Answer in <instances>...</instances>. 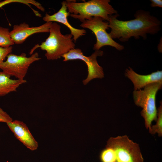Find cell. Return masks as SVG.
I'll return each mask as SVG.
<instances>
[{
    "mask_svg": "<svg viewBox=\"0 0 162 162\" xmlns=\"http://www.w3.org/2000/svg\"><path fill=\"white\" fill-rule=\"evenodd\" d=\"M82 22L81 27L90 29L95 36L96 42L93 48L95 51L99 50L105 46H111L119 51L124 49L123 45L114 40L107 32L106 30L109 28L108 22H105L99 17H93Z\"/></svg>",
    "mask_w": 162,
    "mask_h": 162,
    "instance_id": "cell-6",
    "label": "cell"
},
{
    "mask_svg": "<svg viewBox=\"0 0 162 162\" xmlns=\"http://www.w3.org/2000/svg\"><path fill=\"white\" fill-rule=\"evenodd\" d=\"M118 14L110 15L108 20L109 34L113 39H118L122 42L128 40L131 37L139 39L140 37L146 39L148 34H154L160 30V22L151 15L149 11L140 10L134 15L135 19L129 20H119Z\"/></svg>",
    "mask_w": 162,
    "mask_h": 162,
    "instance_id": "cell-1",
    "label": "cell"
},
{
    "mask_svg": "<svg viewBox=\"0 0 162 162\" xmlns=\"http://www.w3.org/2000/svg\"><path fill=\"white\" fill-rule=\"evenodd\" d=\"M13 121L11 117L5 111L0 107V122L6 123Z\"/></svg>",
    "mask_w": 162,
    "mask_h": 162,
    "instance_id": "cell-19",
    "label": "cell"
},
{
    "mask_svg": "<svg viewBox=\"0 0 162 162\" xmlns=\"http://www.w3.org/2000/svg\"><path fill=\"white\" fill-rule=\"evenodd\" d=\"M110 0H91L83 2L67 0L66 5L70 16L82 22L92 17H99L108 21L110 15L117 11L110 4Z\"/></svg>",
    "mask_w": 162,
    "mask_h": 162,
    "instance_id": "cell-2",
    "label": "cell"
},
{
    "mask_svg": "<svg viewBox=\"0 0 162 162\" xmlns=\"http://www.w3.org/2000/svg\"><path fill=\"white\" fill-rule=\"evenodd\" d=\"M14 2L22 3L31 7L30 4L38 7L39 5L38 2L34 0H5L0 2V8L7 4Z\"/></svg>",
    "mask_w": 162,
    "mask_h": 162,
    "instance_id": "cell-17",
    "label": "cell"
},
{
    "mask_svg": "<svg viewBox=\"0 0 162 162\" xmlns=\"http://www.w3.org/2000/svg\"><path fill=\"white\" fill-rule=\"evenodd\" d=\"M60 29L61 26L58 24L52 22L49 37L40 45L35 46L31 50L30 54L32 55L35 50L40 47L46 51L45 55L48 60H56L75 48V45L72 38V35L71 34H62Z\"/></svg>",
    "mask_w": 162,
    "mask_h": 162,
    "instance_id": "cell-3",
    "label": "cell"
},
{
    "mask_svg": "<svg viewBox=\"0 0 162 162\" xmlns=\"http://www.w3.org/2000/svg\"><path fill=\"white\" fill-rule=\"evenodd\" d=\"M151 6L153 7H162V1L161 0H150Z\"/></svg>",
    "mask_w": 162,
    "mask_h": 162,
    "instance_id": "cell-20",
    "label": "cell"
},
{
    "mask_svg": "<svg viewBox=\"0 0 162 162\" xmlns=\"http://www.w3.org/2000/svg\"><path fill=\"white\" fill-rule=\"evenodd\" d=\"M157 118L156 121V124L151 125L149 132L152 134H154L156 133L158 134L160 137L162 136V104L160 102V105L158 108Z\"/></svg>",
    "mask_w": 162,
    "mask_h": 162,
    "instance_id": "cell-14",
    "label": "cell"
},
{
    "mask_svg": "<svg viewBox=\"0 0 162 162\" xmlns=\"http://www.w3.org/2000/svg\"><path fill=\"white\" fill-rule=\"evenodd\" d=\"M103 54V51L99 50L95 51L90 56H86L84 55L80 49L74 48L62 57L64 62L80 59L86 64L88 67V75L87 78L82 82L83 84L86 85L93 79H102L104 77L103 68L99 65L97 60V57L102 56Z\"/></svg>",
    "mask_w": 162,
    "mask_h": 162,
    "instance_id": "cell-8",
    "label": "cell"
},
{
    "mask_svg": "<svg viewBox=\"0 0 162 162\" xmlns=\"http://www.w3.org/2000/svg\"><path fill=\"white\" fill-rule=\"evenodd\" d=\"M52 22H46L40 26L30 27L25 22L14 25L10 34L14 44H22L30 36L39 33L49 32L50 29Z\"/></svg>",
    "mask_w": 162,
    "mask_h": 162,
    "instance_id": "cell-9",
    "label": "cell"
},
{
    "mask_svg": "<svg viewBox=\"0 0 162 162\" xmlns=\"http://www.w3.org/2000/svg\"><path fill=\"white\" fill-rule=\"evenodd\" d=\"M106 146L111 148L116 155L115 162H143L138 144L126 135L111 137Z\"/></svg>",
    "mask_w": 162,
    "mask_h": 162,
    "instance_id": "cell-5",
    "label": "cell"
},
{
    "mask_svg": "<svg viewBox=\"0 0 162 162\" xmlns=\"http://www.w3.org/2000/svg\"><path fill=\"white\" fill-rule=\"evenodd\" d=\"M125 75L133 83L134 90H140L152 83L162 82L161 70H158L148 75H142L138 74L129 67L128 69H126L125 70Z\"/></svg>",
    "mask_w": 162,
    "mask_h": 162,
    "instance_id": "cell-12",
    "label": "cell"
},
{
    "mask_svg": "<svg viewBox=\"0 0 162 162\" xmlns=\"http://www.w3.org/2000/svg\"><path fill=\"white\" fill-rule=\"evenodd\" d=\"M14 44L9 29L0 26V47H8Z\"/></svg>",
    "mask_w": 162,
    "mask_h": 162,
    "instance_id": "cell-15",
    "label": "cell"
},
{
    "mask_svg": "<svg viewBox=\"0 0 162 162\" xmlns=\"http://www.w3.org/2000/svg\"><path fill=\"white\" fill-rule=\"evenodd\" d=\"M6 124L15 137L28 148L32 151L38 148V142L24 123L15 120L8 122Z\"/></svg>",
    "mask_w": 162,
    "mask_h": 162,
    "instance_id": "cell-10",
    "label": "cell"
},
{
    "mask_svg": "<svg viewBox=\"0 0 162 162\" xmlns=\"http://www.w3.org/2000/svg\"><path fill=\"white\" fill-rule=\"evenodd\" d=\"M162 86V82H154L146 86L143 90H134L133 92L134 103L142 108L141 115L144 119L145 127L148 130L152 122L157 118L156 96Z\"/></svg>",
    "mask_w": 162,
    "mask_h": 162,
    "instance_id": "cell-4",
    "label": "cell"
},
{
    "mask_svg": "<svg viewBox=\"0 0 162 162\" xmlns=\"http://www.w3.org/2000/svg\"><path fill=\"white\" fill-rule=\"evenodd\" d=\"M38 56L37 52L29 57H27L24 53L20 55L10 53L7 56L6 60L1 64L0 69L17 79L24 80L30 65L40 59Z\"/></svg>",
    "mask_w": 162,
    "mask_h": 162,
    "instance_id": "cell-7",
    "label": "cell"
},
{
    "mask_svg": "<svg viewBox=\"0 0 162 162\" xmlns=\"http://www.w3.org/2000/svg\"><path fill=\"white\" fill-rule=\"evenodd\" d=\"M70 14L68 11L65 1H63L62 3L61 8L58 12L52 15L46 13L45 16L43 17V19L46 22H59L65 26L70 30V34L73 36L72 39L75 42L79 37L86 34V31L84 29L75 28L70 24L67 18Z\"/></svg>",
    "mask_w": 162,
    "mask_h": 162,
    "instance_id": "cell-11",
    "label": "cell"
},
{
    "mask_svg": "<svg viewBox=\"0 0 162 162\" xmlns=\"http://www.w3.org/2000/svg\"><path fill=\"white\" fill-rule=\"evenodd\" d=\"M10 76L2 71H0V97L16 91L20 85L27 82L24 79H12Z\"/></svg>",
    "mask_w": 162,
    "mask_h": 162,
    "instance_id": "cell-13",
    "label": "cell"
},
{
    "mask_svg": "<svg viewBox=\"0 0 162 162\" xmlns=\"http://www.w3.org/2000/svg\"><path fill=\"white\" fill-rule=\"evenodd\" d=\"M12 47H0V66L7 56L12 51Z\"/></svg>",
    "mask_w": 162,
    "mask_h": 162,
    "instance_id": "cell-18",
    "label": "cell"
},
{
    "mask_svg": "<svg viewBox=\"0 0 162 162\" xmlns=\"http://www.w3.org/2000/svg\"><path fill=\"white\" fill-rule=\"evenodd\" d=\"M101 162H115L116 155L114 151L111 148L106 146L100 154Z\"/></svg>",
    "mask_w": 162,
    "mask_h": 162,
    "instance_id": "cell-16",
    "label": "cell"
}]
</instances>
